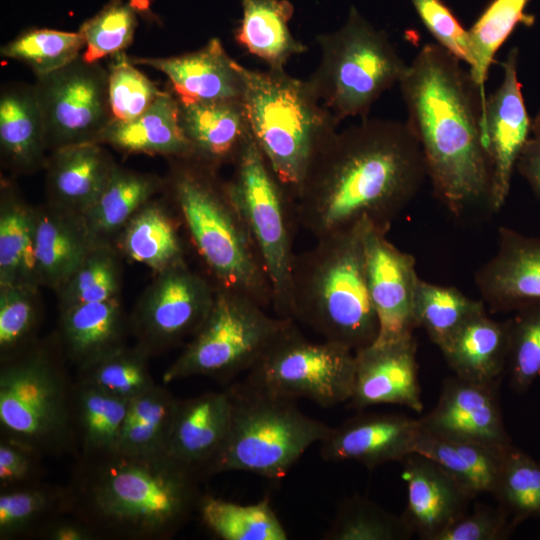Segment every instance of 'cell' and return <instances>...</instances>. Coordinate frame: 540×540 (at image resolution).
I'll return each mask as SVG.
<instances>
[{
	"label": "cell",
	"instance_id": "54",
	"mask_svg": "<svg viewBox=\"0 0 540 540\" xmlns=\"http://www.w3.org/2000/svg\"><path fill=\"white\" fill-rule=\"evenodd\" d=\"M516 170L540 198V112L531 121V131L516 163Z\"/></svg>",
	"mask_w": 540,
	"mask_h": 540
},
{
	"label": "cell",
	"instance_id": "56",
	"mask_svg": "<svg viewBox=\"0 0 540 540\" xmlns=\"http://www.w3.org/2000/svg\"><path fill=\"white\" fill-rule=\"evenodd\" d=\"M129 3L133 6L136 11L146 12L149 10L150 1L149 0H129Z\"/></svg>",
	"mask_w": 540,
	"mask_h": 540
},
{
	"label": "cell",
	"instance_id": "2",
	"mask_svg": "<svg viewBox=\"0 0 540 540\" xmlns=\"http://www.w3.org/2000/svg\"><path fill=\"white\" fill-rule=\"evenodd\" d=\"M436 44H426L398 85L406 124L417 139L435 196L456 217L490 210L492 168L485 107L470 71Z\"/></svg>",
	"mask_w": 540,
	"mask_h": 540
},
{
	"label": "cell",
	"instance_id": "13",
	"mask_svg": "<svg viewBox=\"0 0 540 540\" xmlns=\"http://www.w3.org/2000/svg\"><path fill=\"white\" fill-rule=\"evenodd\" d=\"M48 150L96 142L114 120L108 70L82 55L33 84Z\"/></svg>",
	"mask_w": 540,
	"mask_h": 540
},
{
	"label": "cell",
	"instance_id": "1",
	"mask_svg": "<svg viewBox=\"0 0 540 540\" xmlns=\"http://www.w3.org/2000/svg\"><path fill=\"white\" fill-rule=\"evenodd\" d=\"M426 178L406 122L364 118L337 131L312 160L295 200L299 226L316 240L362 223L387 233Z\"/></svg>",
	"mask_w": 540,
	"mask_h": 540
},
{
	"label": "cell",
	"instance_id": "20",
	"mask_svg": "<svg viewBox=\"0 0 540 540\" xmlns=\"http://www.w3.org/2000/svg\"><path fill=\"white\" fill-rule=\"evenodd\" d=\"M475 282L492 312H515L539 303L540 238L500 227L497 251L477 271Z\"/></svg>",
	"mask_w": 540,
	"mask_h": 540
},
{
	"label": "cell",
	"instance_id": "25",
	"mask_svg": "<svg viewBox=\"0 0 540 540\" xmlns=\"http://www.w3.org/2000/svg\"><path fill=\"white\" fill-rule=\"evenodd\" d=\"M115 166L109 153L96 142L52 151L45 165L49 203L82 215L98 199Z\"/></svg>",
	"mask_w": 540,
	"mask_h": 540
},
{
	"label": "cell",
	"instance_id": "32",
	"mask_svg": "<svg viewBox=\"0 0 540 540\" xmlns=\"http://www.w3.org/2000/svg\"><path fill=\"white\" fill-rule=\"evenodd\" d=\"M158 176L115 166L95 203L81 215L97 244H110L132 216L163 187Z\"/></svg>",
	"mask_w": 540,
	"mask_h": 540
},
{
	"label": "cell",
	"instance_id": "12",
	"mask_svg": "<svg viewBox=\"0 0 540 540\" xmlns=\"http://www.w3.org/2000/svg\"><path fill=\"white\" fill-rule=\"evenodd\" d=\"M355 366V351L326 340L310 341L293 322L247 371L244 381L275 396L332 407L351 398Z\"/></svg>",
	"mask_w": 540,
	"mask_h": 540
},
{
	"label": "cell",
	"instance_id": "52",
	"mask_svg": "<svg viewBox=\"0 0 540 540\" xmlns=\"http://www.w3.org/2000/svg\"><path fill=\"white\" fill-rule=\"evenodd\" d=\"M518 525L499 505L480 503L451 524L437 540H503Z\"/></svg>",
	"mask_w": 540,
	"mask_h": 540
},
{
	"label": "cell",
	"instance_id": "27",
	"mask_svg": "<svg viewBox=\"0 0 540 540\" xmlns=\"http://www.w3.org/2000/svg\"><path fill=\"white\" fill-rule=\"evenodd\" d=\"M96 245L81 215L50 203L35 209V262L40 285L57 291Z\"/></svg>",
	"mask_w": 540,
	"mask_h": 540
},
{
	"label": "cell",
	"instance_id": "23",
	"mask_svg": "<svg viewBox=\"0 0 540 540\" xmlns=\"http://www.w3.org/2000/svg\"><path fill=\"white\" fill-rule=\"evenodd\" d=\"M177 100L180 125L192 146L193 159L216 169L233 165L252 138L242 99Z\"/></svg>",
	"mask_w": 540,
	"mask_h": 540
},
{
	"label": "cell",
	"instance_id": "17",
	"mask_svg": "<svg viewBox=\"0 0 540 540\" xmlns=\"http://www.w3.org/2000/svg\"><path fill=\"white\" fill-rule=\"evenodd\" d=\"M499 383H478L457 376L444 380L434 408L419 419L432 435L504 449L512 445L505 428Z\"/></svg>",
	"mask_w": 540,
	"mask_h": 540
},
{
	"label": "cell",
	"instance_id": "18",
	"mask_svg": "<svg viewBox=\"0 0 540 540\" xmlns=\"http://www.w3.org/2000/svg\"><path fill=\"white\" fill-rule=\"evenodd\" d=\"M417 342L413 337L371 344L355 351V379L348 406L355 410L393 404L423 410L418 380Z\"/></svg>",
	"mask_w": 540,
	"mask_h": 540
},
{
	"label": "cell",
	"instance_id": "19",
	"mask_svg": "<svg viewBox=\"0 0 540 540\" xmlns=\"http://www.w3.org/2000/svg\"><path fill=\"white\" fill-rule=\"evenodd\" d=\"M420 433L419 419L402 413L360 414L331 428L320 454L326 461H357L372 469L401 462L413 453Z\"/></svg>",
	"mask_w": 540,
	"mask_h": 540
},
{
	"label": "cell",
	"instance_id": "39",
	"mask_svg": "<svg viewBox=\"0 0 540 540\" xmlns=\"http://www.w3.org/2000/svg\"><path fill=\"white\" fill-rule=\"evenodd\" d=\"M212 534L222 540H287V532L268 498L254 504L202 495L197 507Z\"/></svg>",
	"mask_w": 540,
	"mask_h": 540
},
{
	"label": "cell",
	"instance_id": "26",
	"mask_svg": "<svg viewBox=\"0 0 540 540\" xmlns=\"http://www.w3.org/2000/svg\"><path fill=\"white\" fill-rule=\"evenodd\" d=\"M130 322L119 298L60 310L58 343L78 372L126 346Z\"/></svg>",
	"mask_w": 540,
	"mask_h": 540
},
{
	"label": "cell",
	"instance_id": "53",
	"mask_svg": "<svg viewBox=\"0 0 540 540\" xmlns=\"http://www.w3.org/2000/svg\"><path fill=\"white\" fill-rule=\"evenodd\" d=\"M42 454L6 437L0 439V490L41 482Z\"/></svg>",
	"mask_w": 540,
	"mask_h": 540
},
{
	"label": "cell",
	"instance_id": "31",
	"mask_svg": "<svg viewBox=\"0 0 540 540\" xmlns=\"http://www.w3.org/2000/svg\"><path fill=\"white\" fill-rule=\"evenodd\" d=\"M242 18L236 42L264 61L270 69L284 70L291 57L307 47L289 29L294 7L288 0H240Z\"/></svg>",
	"mask_w": 540,
	"mask_h": 540
},
{
	"label": "cell",
	"instance_id": "38",
	"mask_svg": "<svg viewBox=\"0 0 540 540\" xmlns=\"http://www.w3.org/2000/svg\"><path fill=\"white\" fill-rule=\"evenodd\" d=\"M72 502L67 487L38 482L0 490V539L34 535L47 520L71 514Z\"/></svg>",
	"mask_w": 540,
	"mask_h": 540
},
{
	"label": "cell",
	"instance_id": "47",
	"mask_svg": "<svg viewBox=\"0 0 540 540\" xmlns=\"http://www.w3.org/2000/svg\"><path fill=\"white\" fill-rule=\"evenodd\" d=\"M41 321L38 287L16 284L0 287V361L6 362L37 341Z\"/></svg>",
	"mask_w": 540,
	"mask_h": 540
},
{
	"label": "cell",
	"instance_id": "7",
	"mask_svg": "<svg viewBox=\"0 0 540 540\" xmlns=\"http://www.w3.org/2000/svg\"><path fill=\"white\" fill-rule=\"evenodd\" d=\"M228 389L232 397L229 431L203 475L242 471L280 480L331 430L303 413L295 400L272 395L246 381Z\"/></svg>",
	"mask_w": 540,
	"mask_h": 540
},
{
	"label": "cell",
	"instance_id": "5",
	"mask_svg": "<svg viewBox=\"0 0 540 540\" xmlns=\"http://www.w3.org/2000/svg\"><path fill=\"white\" fill-rule=\"evenodd\" d=\"M175 160L169 179L173 200L215 288L269 307L271 286L228 182L196 159Z\"/></svg>",
	"mask_w": 540,
	"mask_h": 540
},
{
	"label": "cell",
	"instance_id": "10",
	"mask_svg": "<svg viewBox=\"0 0 540 540\" xmlns=\"http://www.w3.org/2000/svg\"><path fill=\"white\" fill-rule=\"evenodd\" d=\"M233 167L229 190L270 283L272 306L277 316L292 319L293 243L299 227L295 201L275 176L253 136Z\"/></svg>",
	"mask_w": 540,
	"mask_h": 540
},
{
	"label": "cell",
	"instance_id": "3",
	"mask_svg": "<svg viewBox=\"0 0 540 540\" xmlns=\"http://www.w3.org/2000/svg\"><path fill=\"white\" fill-rule=\"evenodd\" d=\"M200 475L168 454L79 457L68 486L71 514L99 538L166 539L197 510Z\"/></svg>",
	"mask_w": 540,
	"mask_h": 540
},
{
	"label": "cell",
	"instance_id": "11",
	"mask_svg": "<svg viewBox=\"0 0 540 540\" xmlns=\"http://www.w3.org/2000/svg\"><path fill=\"white\" fill-rule=\"evenodd\" d=\"M253 299L216 289L212 308L199 330L163 374V383L193 376L228 380L247 372L293 322L272 317Z\"/></svg>",
	"mask_w": 540,
	"mask_h": 540
},
{
	"label": "cell",
	"instance_id": "42",
	"mask_svg": "<svg viewBox=\"0 0 540 540\" xmlns=\"http://www.w3.org/2000/svg\"><path fill=\"white\" fill-rule=\"evenodd\" d=\"M414 535L403 516L393 514L373 501L355 495L344 499L325 540H407Z\"/></svg>",
	"mask_w": 540,
	"mask_h": 540
},
{
	"label": "cell",
	"instance_id": "30",
	"mask_svg": "<svg viewBox=\"0 0 540 540\" xmlns=\"http://www.w3.org/2000/svg\"><path fill=\"white\" fill-rule=\"evenodd\" d=\"M98 143L125 153L162 155L174 159L193 158V149L179 121L176 96L162 91L155 102L130 121L113 120Z\"/></svg>",
	"mask_w": 540,
	"mask_h": 540
},
{
	"label": "cell",
	"instance_id": "21",
	"mask_svg": "<svg viewBox=\"0 0 540 540\" xmlns=\"http://www.w3.org/2000/svg\"><path fill=\"white\" fill-rule=\"evenodd\" d=\"M407 485L404 520L423 540H437L467 512L471 495L431 459L410 453L402 461Z\"/></svg>",
	"mask_w": 540,
	"mask_h": 540
},
{
	"label": "cell",
	"instance_id": "16",
	"mask_svg": "<svg viewBox=\"0 0 540 540\" xmlns=\"http://www.w3.org/2000/svg\"><path fill=\"white\" fill-rule=\"evenodd\" d=\"M518 61L519 50L513 47L501 64V83L487 96L485 107L483 129L492 168L490 211L494 213L506 203L518 157L531 131Z\"/></svg>",
	"mask_w": 540,
	"mask_h": 540
},
{
	"label": "cell",
	"instance_id": "40",
	"mask_svg": "<svg viewBox=\"0 0 540 540\" xmlns=\"http://www.w3.org/2000/svg\"><path fill=\"white\" fill-rule=\"evenodd\" d=\"M530 0H492L468 30L472 53L470 74L486 107L485 83L494 58L519 24L531 26L534 18L525 14Z\"/></svg>",
	"mask_w": 540,
	"mask_h": 540
},
{
	"label": "cell",
	"instance_id": "29",
	"mask_svg": "<svg viewBox=\"0 0 540 540\" xmlns=\"http://www.w3.org/2000/svg\"><path fill=\"white\" fill-rule=\"evenodd\" d=\"M440 351L455 376L499 383L508 363L509 322L495 321L485 308L468 319Z\"/></svg>",
	"mask_w": 540,
	"mask_h": 540
},
{
	"label": "cell",
	"instance_id": "34",
	"mask_svg": "<svg viewBox=\"0 0 540 540\" xmlns=\"http://www.w3.org/2000/svg\"><path fill=\"white\" fill-rule=\"evenodd\" d=\"M507 448L445 439L421 429L413 452L437 463L474 498L492 493Z\"/></svg>",
	"mask_w": 540,
	"mask_h": 540
},
{
	"label": "cell",
	"instance_id": "55",
	"mask_svg": "<svg viewBox=\"0 0 540 540\" xmlns=\"http://www.w3.org/2000/svg\"><path fill=\"white\" fill-rule=\"evenodd\" d=\"M63 515L47 520L36 530L34 535L46 540L99 539L96 531L88 523L73 514L70 518Z\"/></svg>",
	"mask_w": 540,
	"mask_h": 540
},
{
	"label": "cell",
	"instance_id": "46",
	"mask_svg": "<svg viewBox=\"0 0 540 540\" xmlns=\"http://www.w3.org/2000/svg\"><path fill=\"white\" fill-rule=\"evenodd\" d=\"M81 33L53 29L28 30L0 49L2 57L26 64L36 76L56 71L80 57Z\"/></svg>",
	"mask_w": 540,
	"mask_h": 540
},
{
	"label": "cell",
	"instance_id": "4",
	"mask_svg": "<svg viewBox=\"0 0 540 540\" xmlns=\"http://www.w3.org/2000/svg\"><path fill=\"white\" fill-rule=\"evenodd\" d=\"M368 226L317 239L295 254L291 270L292 319L353 351L373 344L379 330L367 278Z\"/></svg>",
	"mask_w": 540,
	"mask_h": 540
},
{
	"label": "cell",
	"instance_id": "33",
	"mask_svg": "<svg viewBox=\"0 0 540 540\" xmlns=\"http://www.w3.org/2000/svg\"><path fill=\"white\" fill-rule=\"evenodd\" d=\"M129 401L79 380L74 382L72 420L79 457L117 452Z\"/></svg>",
	"mask_w": 540,
	"mask_h": 540
},
{
	"label": "cell",
	"instance_id": "9",
	"mask_svg": "<svg viewBox=\"0 0 540 540\" xmlns=\"http://www.w3.org/2000/svg\"><path fill=\"white\" fill-rule=\"evenodd\" d=\"M320 62L307 79L322 104L340 123L367 118L372 105L398 84L407 65L387 34L355 7L339 29L316 36Z\"/></svg>",
	"mask_w": 540,
	"mask_h": 540
},
{
	"label": "cell",
	"instance_id": "36",
	"mask_svg": "<svg viewBox=\"0 0 540 540\" xmlns=\"http://www.w3.org/2000/svg\"><path fill=\"white\" fill-rule=\"evenodd\" d=\"M40 286L35 262V209L7 184L1 187L0 287Z\"/></svg>",
	"mask_w": 540,
	"mask_h": 540
},
{
	"label": "cell",
	"instance_id": "22",
	"mask_svg": "<svg viewBox=\"0 0 540 540\" xmlns=\"http://www.w3.org/2000/svg\"><path fill=\"white\" fill-rule=\"evenodd\" d=\"M133 64L165 74L172 93L181 100L220 101L242 99L244 82L240 66L218 38L200 49L170 57H130Z\"/></svg>",
	"mask_w": 540,
	"mask_h": 540
},
{
	"label": "cell",
	"instance_id": "51",
	"mask_svg": "<svg viewBox=\"0 0 540 540\" xmlns=\"http://www.w3.org/2000/svg\"><path fill=\"white\" fill-rule=\"evenodd\" d=\"M437 44L469 67L472 53L468 30L442 0H410Z\"/></svg>",
	"mask_w": 540,
	"mask_h": 540
},
{
	"label": "cell",
	"instance_id": "50",
	"mask_svg": "<svg viewBox=\"0 0 540 540\" xmlns=\"http://www.w3.org/2000/svg\"><path fill=\"white\" fill-rule=\"evenodd\" d=\"M108 70L109 100L114 120L130 121L143 114L161 90L124 51L111 56Z\"/></svg>",
	"mask_w": 540,
	"mask_h": 540
},
{
	"label": "cell",
	"instance_id": "24",
	"mask_svg": "<svg viewBox=\"0 0 540 540\" xmlns=\"http://www.w3.org/2000/svg\"><path fill=\"white\" fill-rule=\"evenodd\" d=\"M231 417L228 388L178 399L168 455L203 475L227 437Z\"/></svg>",
	"mask_w": 540,
	"mask_h": 540
},
{
	"label": "cell",
	"instance_id": "15",
	"mask_svg": "<svg viewBox=\"0 0 540 540\" xmlns=\"http://www.w3.org/2000/svg\"><path fill=\"white\" fill-rule=\"evenodd\" d=\"M386 234L368 226L364 237L368 286L379 325L375 344L413 337L417 328L414 305L420 277L416 261Z\"/></svg>",
	"mask_w": 540,
	"mask_h": 540
},
{
	"label": "cell",
	"instance_id": "14",
	"mask_svg": "<svg viewBox=\"0 0 540 540\" xmlns=\"http://www.w3.org/2000/svg\"><path fill=\"white\" fill-rule=\"evenodd\" d=\"M215 294V286L185 262L156 274L129 320L137 345L152 355L194 336Z\"/></svg>",
	"mask_w": 540,
	"mask_h": 540
},
{
	"label": "cell",
	"instance_id": "41",
	"mask_svg": "<svg viewBox=\"0 0 540 540\" xmlns=\"http://www.w3.org/2000/svg\"><path fill=\"white\" fill-rule=\"evenodd\" d=\"M482 300L469 298L455 287L427 282L420 278L414 305L417 327L441 349L472 316L485 309Z\"/></svg>",
	"mask_w": 540,
	"mask_h": 540
},
{
	"label": "cell",
	"instance_id": "45",
	"mask_svg": "<svg viewBox=\"0 0 540 540\" xmlns=\"http://www.w3.org/2000/svg\"><path fill=\"white\" fill-rule=\"evenodd\" d=\"M121 268L110 244H97L56 291L59 308L119 298Z\"/></svg>",
	"mask_w": 540,
	"mask_h": 540
},
{
	"label": "cell",
	"instance_id": "28",
	"mask_svg": "<svg viewBox=\"0 0 540 540\" xmlns=\"http://www.w3.org/2000/svg\"><path fill=\"white\" fill-rule=\"evenodd\" d=\"M48 150L33 85L12 83L0 93V151L4 165L19 174L45 167Z\"/></svg>",
	"mask_w": 540,
	"mask_h": 540
},
{
	"label": "cell",
	"instance_id": "43",
	"mask_svg": "<svg viewBox=\"0 0 540 540\" xmlns=\"http://www.w3.org/2000/svg\"><path fill=\"white\" fill-rule=\"evenodd\" d=\"M491 494L518 524L540 518V461L513 444L509 446Z\"/></svg>",
	"mask_w": 540,
	"mask_h": 540
},
{
	"label": "cell",
	"instance_id": "37",
	"mask_svg": "<svg viewBox=\"0 0 540 540\" xmlns=\"http://www.w3.org/2000/svg\"><path fill=\"white\" fill-rule=\"evenodd\" d=\"M177 403L178 398L158 384L131 399L117 451L139 456L168 454Z\"/></svg>",
	"mask_w": 540,
	"mask_h": 540
},
{
	"label": "cell",
	"instance_id": "48",
	"mask_svg": "<svg viewBox=\"0 0 540 540\" xmlns=\"http://www.w3.org/2000/svg\"><path fill=\"white\" fill-rule=\"evenodd\" d=\"M508 322L510 386L524 393L540 377V302L516 310Z\"/></svg>",
	"mask_w": 540,
	"mask_h": 540
},
{
	"label": "cell",
	"instance_id": "6",
	"mask_svg": "<svg viewBox=\"0 0 540 540\" xmlns=\"http://www.w3.org/2000/svg\"><path fill=\"white\" fill-rule=\"evenodd\" d=\"M242 102L252 136L269 166L295 201L314 157L337 132L338 120L308 80L285 69L240 66Z\"/></svg>",
	"mask_w": 540,
	"mask_h": 540
},
{
	"label": "cell",
	"instance_id": "44",
	"mask_svg": "<svg viewBox=\"0 0 540 540\" xmlns=\"http://www.w3.org/2000/svg\"><path fill=\"white\" fill-rule=\"evenodd\" d=\"M150 356L139 345L124 346L79 371L77 380L115 397L131 400L156 385L150 372Z\"/></svg>",
	"mask_w": 540,
	"mask_h": 540
},
{
	"label": "cell",
	"instance_id": "49",
	"mask_svg": "<svg viewBox=\"0 0 540 540\" xmlns=\"http://www.w3.org/2000/svg\"><path fill=\"white\" fill-rule=\"evenodd\" d=\"M136 26V10L130 3L111 1L80 27L85 42L82 57L88 62H98L123 52L132 42Z\"/></svg>",
	"mask_w": 540,
	"mask_h": 540
},
{
	"label": "cell",
	"instance_id": "35",
	"mask_svg": "<svg viewBox=\"0 0 540 540\" xmlns=\"http://www.w3.org/2000/svg\"><path fill=\"white\" fill-rule=\"evenodd\" d=\"M119 235L125 256L156 274L185 262L176 221L159 203L143 205Z\"/></svg>",
	"mask_w": 540,
	"mask_h": 540
},
{
	"label": "cell",
	"instance_id": "8",
	"mask_svg": "<svg viewBox=\"0 0 540 540\" xmlns=\"http://www.w3.org/2000/svg\"><path fill=\"white\" fill-rule=\"evenodd\" d=\"M57 348L36 342L0 367L1 436L45 456L77 451L73 387Z\"/></svg>",
	"mask_w": 540,
	"mask_h": 540
}]
</instances>
